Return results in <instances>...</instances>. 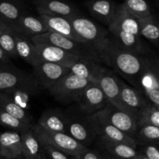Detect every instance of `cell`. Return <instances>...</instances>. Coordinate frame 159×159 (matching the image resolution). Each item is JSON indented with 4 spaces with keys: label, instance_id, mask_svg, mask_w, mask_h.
<instances>
[{
    "label": "cell",
    "instance_id": "1",
    "mask_svg": "<svg viewBox=\"0 0 159 159\" xmlns=\"http://www.w3.org/2000/svg\"><path fill=\"white\" fill-rule=\"evenodd\" d=\"M154 58L149 55H141L123 51L110 41L107 49L100 57L101 63L113 68L134 88L139 90L140 82L144 71Z\"/></svg>",
    "mask_w": 159,
    "mask_h": 159
},
{
    "label": "cell",
    "instance_id": "2",
    "mask_svg": "<svg viewBox=\"0 0 159 159\" xmlns=\"http://www.w3.org/2000/svg\"><path fill=\"white\" fill-rule=\"evenodd\" d=\"M68 20L76 34L82 39L85 44L91 48L100 61V57L110 41L108 30H106L91 20L81 15L75 16Z\"/></svg>",
    "mask_w": 159,
    "mask_h": 159
},
{
    "label": "cell",
    "instance_id": "3",
    "mask_svg": "<svg viewBox=\"0 0 159 159\" xmlns=\"http://www.w3.org/2000/svg\"><path fill=\"white\" fill-rule=\"evenodd\" d=\"M30 39L34 44L43 43L51 45L65 50L71 54L78 56L80 58H91L100 61L97 55L87 44L70 40L56 33L48 31L43 34L30 37Z\"/></svg>",
    "mask_w": 159,
    "mask_h": 159
},
{
    "label": "cell",
    "instance_id": "4",
    "mask_svg": "<svg viewBox=\"0 0 159 159\" xmlns=\"http://www.w3.org/2000/svg\"><path fill=\"white\" fill-rule=\"evenodd\" d=\"M32 127L40 144H49L70 156L82 155L88 148L67 134L48 131L37 124L33 125Z\"/></svg>",
    "mask_w": 159,
    "mask_h": 159
},
{
    "label": "cell",
    "instance_id": "5",
    "mask_svg": "<svg viewBox=\"0 0 159 159\" xmlns=\"http://www.w3.org/2000/svg\"><path fill=\"white\" fill-rule=\"evenodd\" d=\"M91 82L70 72L49 89L51 96L63 103L75 102L81 92Z\"/></svg>",
    "mask_w": 159,
    "mask_h": 159
},
{
    "label": "cell",
    "instance_id": "6",
    "mask_svg": "<svg viewBox=\"0 0 159 159\" xmlns=\"http://www.w3.org/2000/svg\"><path fill=\"white\" fill-rule=\"evenodd\" d=\"M65 113L66 115L67 134L74 138L85 147L89 148L93 142H96V136L87 115Z\"/></svg>",
    "mask_w": 159,
    "mask_h": 159
},
{
    "label": "cell",
    "instance_id": "7",
    "mask_svg": "<svg viewBox=\"0 0 159 159\" xmlns=\"http://www.w3.org/2000/svg\"><path fill=\"white\" fill-rule=\"evenodd\" d=\"M97 138H102L114 142L127 144L134 148H138V144L134 138L128 136L119 129L112 125L103 116L101 111L91 116H88Z\"/></svg>",
    "mask_w": 159,
    "mask_h": 159
},
{
    "label": "cell",
    "instance_id": "8",
    "mask_svg": "<svg viewBox=\"0 0 159 159\" xmlns=\"http://www.w3.org/2000/svg\"><path fill=\"white\" fill-rule=\"evenodd\" d=\"M81 113L91 116L102 110L108 103L105 95L97 84L89 83L76 99Z\"/></svg>",
    "mask_w": 159,
    "mask_h": 159
},
{
    "label": "cell",
    "instance_id": "9",
    "mask_svg": "<svg viewBox=\"0 0 159 159\" xmlns=\"http://www.w3.org/2000/svg\"><path fill=\"white\" fill-rule=\"evenodd\" d=\"M34 68V77L38 83L40 89H48L54 86L58 81L71 72L69 68L49 63L38 62Z\"/></svg>",
    "mask_w": 159,
    "mask_h": 159
},
{
    "label": "cell",
    "instance_id": "10",
    "mask_svg": "<svg viewBox=\"0 0 159 159\" xmlns=\"http://www.w3.org/2000/svg\"><path fill=\"white\" fill-rule=\"evenodd\" d=\"M104 117L112 124L128 136L134 138L138 130V121L135 116L123 111L110 103L100 110Z\"/></svg>",
    "mask_w": 159,
    "mask_h": 159
},
{
    "label": "cell",
    "instance_id": "11",
    "mask_svg": "<svg viewBox=\"0 0 159 159\" xmlns=\"http://www.w3.org/2000/svg\"><path fill=\"white\" fill-rule=\"evenodd\" d=\"M97 85L105 95L109 103L112 104L123 111L130 113L121 101L120 87L118 84V76L116 73L109 69L108 68L104 67L99 78Z\"/></svg>",
    "mask_w": 159,
    "mask_h": 159
},
{
    "label": "cell",
    "instance_id": "12",
    "mask_svg": "<svg viewBox=\"0 0 159 159\" xmlns=\"http://www.w3.org/2000/svg\"><path fill=\"white\" fill-rule=\"evenodd\" d=\"M35 47L39 62H49L70 68L80 58L65 50L51 45L37 43Z\"/></svg>",
    "mask_w": 159,
    "mask_h": 159
},
{
    "label": "cell",
    "instance_id": "13",
    "mask_svg": "<svg viewBox=\"0 0 159 159\" xmlns=\"http://www.w3.org/2000/svg\"><path fill=\"white\" fill-rule=\"evenodd\" d=\"M108 32L110 40L116 48L133 54L148 55V50L140 36L113 29H109Z\"/></svg>",
    "mask_w": 159,
    "mask_h": 159
},
{
    "label": "cell",
    "instance_id": "14",
    "mask_svg": "<svg viewBox=\"0 0 159 159\" xmlns=\"http://www.w3.org/2000/svg\"><path fill=\"white\" fill-rule=\"evenodd\" d=\"M39 14L61 16L69 19L80 15L79 11L64 0H33Z\"/></svg>",
    "mask_w": 159,
    "mask_h": 159
},
{
    "label": "cell",
    "instance_id": "15",
    "mask_svg": "<svg viewBox=\"0 0 159 159\" xmlns=\"http://www.w3.org/2000/svg\"><path fill=\"white\" fill-rule=\"evenodd\" d=\"M118 84L120 87V99L124 107L134 116L138 119V113L148 104L147 99L141 91L134 87L129 86L124 80L118 77Z\"/></svg>",
    "mask_w": 159,
    "mask_h": 159
},
{
    "label": "cell",
    "instance_id": "16",
    "mask_svg": "<svg viewBox=\"0 0 159 159\" xmlns=\"http://www.w3.org/2000/svg\"><path fill=\"white\" fill-rule=\"evenodd\" d=\"M40 89L35 78L32 75L29 80L12 89L4 92V93L17 105L28 111L30 107L31 99L39 93Z\"/></svg>",
    "mask_w": 159,
    "mask_h": 159
},
{
    "label": "cell",
    "instance_id": "17",
    "mask_svg": "<svg viewBox=\"0 0 159 159\" xmlns=\"http://www.w3.org/2000/svg\"><path fill=\"white\" fill-rule=\"evenodd\" d=\"M39 18L41 20L49 32L56 33L70 40L84 43L82 39L74 30V28L68 19L61 16L45 15V14H40Z\"/></svg>",
    "mask_w": 159,
    "mask_h": 159
},
{
    "label": "cell",
    "instance_id": "18",
    "mask_svg": "<svg viewBox=\"0 0 159 159\" xmlns=\"http://www.w3.org/2000/svg\"><path fill=\"white\" fill-rule=\"evenodd\" d=\"M107 26L108 30H117L134 35L140 36L138 20L127 12L123 3L117 5L113 16Z\"/></svg>",
    "mask_w": 159,
    "mask_h": 159
},
{
    "label": "cell",
    "instance_id": "19",
    "mask_svg": "<svg viewBox=\"0 0 159 159\" xmlns=\"http://www.w3.org/2000/svg\"><path fill=\"white\" fill-rule=\"evenodd\" d=\"M31 77L9 63H0V93L12 89Z\"/></svg>",
    "mask_w": 159,
    "mask_h": 159
},
{
    "label": "cell",
    "instance_id": "20",
    "mask_svg": "<svg viewBox=\"0 0 159 159\" xmlns=\"http://www.w3.org/2000/svg\"><path fill=\"white\" fill-rule=\"evenodd\" d=\"M72 74L88 80L91 83L97 84L104 66L100 61L91 58H79L70 67Z\"/></svg>",
    "mask_w": 159,
    "mask_h": 159
},
{
    "label": "cell",
    "instance_id": "21",
    "mask_svg": "<svg viewBox=\"0 0 159 159\" xmlns=\"http://www.w3.org/2000/svg\"><path fill=\"white\" fill-rule=\"evenodd\" d=\"M0 156L9 159H23L20 133L12 130L0 133Z\"/></svg>",
    "mask_w": 159,
    "mask_h": 159
},
{
    "label": "cell",
    "instance_id": "22",
    "mask_svg": "<svg viewBox=\"0 0 159 159\" xmlns=\"http://www.w3.org/2000/svg\"><path fill=\"white\" fill-rule=\"evenodd\" d=\"M96 143L99 150L107 154L112 159H133L138 154V150L134 148L102 138H96Z\"/></svg>",
    "mask_w": 159,
    "mask_h": 159
},
{
    "label": "cell",
    "instance_id": "23",
    "mask_svg": "<svg viewBox=\"0 0 159 159\" xmlns=\"http://www.w3.org/2000/svg\"><path fill=\"white\" fill-rule=\"evenodd\" d=\"M25 13L26 6L23 0H0V20L12 30Z\"/></svg>",
    "mask_w": 159,
    "mask_h": 159
},
{
    "label": "cell",
    "instance_id": "24",
    "mask_svg": "<svg viewBox=\"0 0 159 159\" xmlns=\"http://www.w3.org/2000/svg\"><path fill=\"white\" fill-rule=\"evenodd\" d=\"M37 124L48 131L67 134L66 115L61 110H46L42 113Z\"/></svg>",
    "mask_w": 159,
    "mask_h": 159
},
{
    "label": "cell",
    "instance_id": "25",
    "mask_svg": "<svg viewBox=\"0 0 159 159\" xmlns=\"http://www.w3.org/2000/svg\"><path fill=\"white\" fill-rule=\"evenodd\" d=\"M85 6L93 17L108 25L113 16L117 4L113 0H89Z\"/></svg>",
    "mask_w": 159,
    "mask_h": 159
},
{
    "label": "cell",
    "instance_id": "26",
    "mask_svg": "<svg viewBox=\"0 0 159 159\" xmlns=\"http://www.w3.org/2000/svg\"><path fill=\"white\" fill-rule=\"evenodd\" d=\"M14 31L26 37H33L48 32L46 26L39 17L25 13L19 19L14 26Z\"/></svg>",
    "mask_w": 159,
    "mask_h": 159
},
{
    "label": "cell",
    "instance_id": "27",
    "mask_svg": "<svg viewBox=\"0 0 159 159\" xmlns=\"http://www.w3.org/2000/svg\"><path fill=\"white\" fill-rule=\"evenodd\" d=\"M16 51L17 57L23 59L26 62L35 66L38 63L35 44L30 40L29 37L15 32Z\"/></svg>",
    "mask_w": 159,
    "mask_h": 159
},
{
    "label": "cell",
    "instance_id": "28",
    "mask_svg": "<svg viewBox=\"0 0 159 159\" xmlns=\"http://www.w3.org/2000/svg\"><path fill=\"white\" fill-rule=\"evenodd\" d=\"M32 127L20 134L23 159L37 158L41 155V144L34 134Z\"/></svg>",
    "mask_w": 159,
    "mask_h": 159
},
{
    "label": "cell",
    "instance_id": "29",
    "mask_svg": "<svg viewBox=\"0 0 159 159\" xmlns=\"http://www.w3.org/2000/svg\"><path fill=\"white\" fill-rule=\"evenodd\" d=\"M0 109L26 124H32L33 118L30 112L17 105L4 93H0Z\"/></svg>",
    "mask_w": 159,
    "mask_h": 159
},
{
    "label": "cell",
    "instance_id": "30",
    "mask_svg": "<svg viewBox=\"0 0 159 159\" xmlns=\"http://www.w3.org/2000/svg\"><path fill=\"white\" fill-rule=\"evenodd\" d=\"M140 36L158 45L159 39V26L157 19L153 15L138 20Z\"/></svg>",
    "mask_w": 159,
    "mask_h": 159
},
{
    "label": "cell",
    "instance_id": "31",
    "mask_svg": "<svg viewBox=\"0 0 159 159\" xmlns=\"http://www.w3.org/2000/svg\"><path fill=\"white\" fill-rule=\"evenodd\" d=\"M138 146L155 144L158 145L159 127L152 125H144L138 128L134 138Z\"/></svg>",
    "mask_w": 159,
    "mask_h": 159
},
{
    "label": "cell",
    "instance_id": "32",
    "mask_svg": "<svg viewBox=\"0 0 159 159\" xmlns=\"http://www.w3.org/2000/svg\"><path fill=\"white\" fill-rule=\"evenodd\" d=\"M123 5L127 12L137 20L152 15L150 7L146 0H124Z\"/></svg>",
    "mask_w": 159,
    "mask_h": 159
},
{
    "label": "cell",
    "instance_id": "33",
    "mask_svg": "<svg viewBox=\"0 0 159 159\" xmlns=\"http://www.w3.org/2000/svg\"><path fill=\"white\" fill-rule=\"evenodd\" d=\"M138 128L144 125H152L159 127V109L151 104H147L138 113Z\"/></svg>",
    "mask_w": 159,
    "mask_h": 159
},
{
    "label": "cell",
    "instance_id": "34",
    "mask_svg": "<svg viewBox=\"0 0 159 159\" xmlns=\"http://www.w3.org/2000/svg\"><path fill=\"white\" fill-rule=\"evenodd\" d=\"M0 125L4 126L12 131L21 134L32 127L33 124H26L0 109Z\"/></svg>",
    "mask_w": 159,
    "mask_h": 159
},
{
    "label": "cell",
    "instance_id": "35",
    "mask_svg": "<svg viewBox=\"0 0 159 159\" xmlns=\"http://www.w3.org/2000/svg\"><path fill=\"white\" fill-rule=\"evenodd\" d=\"M14 34L15 31H6L0 35V48L10 58L17 57Z\"/></svg>",
    "mask_w": 159,
    "mask_h": 159
},
{
    "label": "cell",
    "instance_id": "36",
    "mask_svg": "<svg viewBox=\"0 0 159 159\" xmlns=\"http://www.w3.org/2000/svg\"><path fill=\"white\" fill-rule=\"evenodd\" d=\"M41 154L45 159H71L72 157L49 144H41Z\"/></svg>",
    "mask_w": 159,
    "mask_h": 159
},
{
    "label": "cell",
    "instance_id": "37",
    "mask_svg": "<svg viewBox=\"0 0 159 159\" xmlns=\"http://www.w3.org/2000/svg\"><path fill=\"white\" fill-rule=\"evenodd\" d=\"M141 151L138 153L141 154L148 159H159L158 145L155 144H147L140 146Z\"/></svg>",
    "mask_w": 159,
    "mask_h": 159
},
{
    "label": "cell",
    "instance_id": "38",
    "mask_svg": "<svg viewBox=\"0 0 159 159\" xmlns=\"http://www.w3.org/2000/svg\"><path fill=\"white\" fill-rule=\"evenodd\" d=\"M82 159H111L110 157L100 150H95L88 148L81 155Z\"/></svg>",
    "mask_w": 159,
    "mask_h": 159
},
{
    "label": "cell",
    "instance_id": "39",
    "mask_svg": "<svg viewBox=\"0 0 159 159\" xmlns=\"http://www.w3.org/2000/svg\"><path fill=\"white\" fill-rule=\"evenodd\" d=\"M10 57L0 48V63H9Z\"/></svg>",
    "mask_w": 159,
    "mask_h": 159
},
{
    "label": "cell",
    "instance_id": "40",
    "mask_svg": "<svg viewBox=\"0 0 159 159\" xmlns=\"http://www.w3.org/2000/svg\"><path fill=\"white\" fill-rule=\"evenodd\" d=\"M0 30L2 31H14L13 30L11 27H9V26L6 24V23H3L1 20H0Z\"/></svg>",
    "mask_w": 159,
    "mask_h": 159
},
{
    "label": "cell",
    "instance_id": "41",
    "mask_svg": "<svg viewBox=\"0 0 159 159\" xmlns=\"http://www.w3.org/2000/svg\"><path fill=\"white\" fill-rule=\"evenodd\" d=\"M133 159H148V158H147L145 156H144L143 155H141V154L138 153V155H137Z\"/></svg>",
    "mask_w": 159,
    "mask_h": 159
},
{
    "label": "cell",
    "instance_id": "42",
    "mask_svg": "<svg viewBox=\"0 0 159 159\" xmlns=\"http://www.w3.org/2000/svg\"><path fill=\"white\" fill-rule=\"evenodd\" d=\"M71 159H82V158L81 155H79V156H72Z\"/></svg>",
    "mask_w": 159,
    "mask_h": 159
},
{
    "label": "cell",
    "instance_id": "43",
    "mask_svg": "<svg viewBox=\"0 0 159 159\" xmlns=\"http://www.w3.org/2000/svg\"><path fill=\"white\" fill-rule=\"evenodd\" d=\"M33 159H45V158H44V157H43V155H42V154H41V155H40V157H38V158H33Z\"/></svg>",
    "mask_w": 159,
    "mask_h": 159
},
{
    "label": "cell",
    "instance_id": "44",
    "mask_svg": "<svg viewBox=\"0 0 159 159\" xmlns=\"http://www.w3.org/2000/svg\"><path fill=\"white\" fill-rule=\"evenodd\" d=\"M0 159H9V158H4V157H2V156H0Z\"/></svg>",
    "mask_w": 159,
    "mask_h": 159
},
{
    "label": "cell",
    "instance_id": "45",
    "mask_svg": "<svg viewBox=\"0 0 159 159\" xmlns=\"http://www.w3.org/2000/svg\"><path fill=\"white\" fill-rule=\"evenodd\" d=\"M3 32H6V31H2V30H0V35H1L2 34Z\"/></svg>",
    "mask_w": 159,
    "mask_h": 159
},
{
    "label": "cell",
    "instance_id": "46",
    "mask_svg": "<svg viewBox=\"0 0 159 159\" xmlns=\"http://www.w3.org/2000/svg\"><path fill=\"white\" fill-rule=\"evenodd\" d=\"M111 159H112V158H111Z\"/></svg>",
    "mask_w": 159,
    "mask_h": 159
}]
</instances>
